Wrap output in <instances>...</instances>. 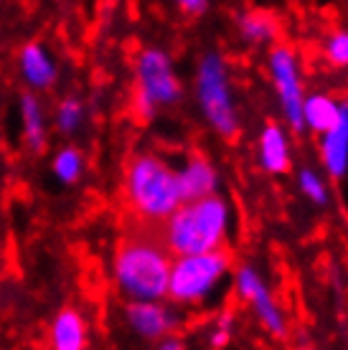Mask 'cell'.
<instances>
[{
  "mask_svg": "<svg viewBox=\"0 0 348 350\" xmlns=\"http://www.w3.org/2000/svg\"><path fill=\"white\" fill-rule=\"evenodd\" d=\"M173 254L166 246L158 224L142 221L132 234L120 241L114 274L117 284L132 299H160L168 292Z\"/></svg>",
  "mask_w": 348,
  "mask_h": 350,
  "instance_id": "6da1fadb",
  "label": "cell"
},
{
  "mask_svg": "<svg viewBox=\"0 0 348 350\" xmlns=\"http://www.w3.org/2000/svg\"><path fill=\"white\" fill-rule=\"evenodd\" d=\"M227 221V203L211 193L196 201H183L168 219L160 221V237L173 256L203 254L221 246Z\"/></svg>",
  "mask_w": 348,
  "mask_h": 350,
  "instance_id": "7a4b0ae2",
  "label": "cell"
},
{
  "mask_svg": "<svg viewBox=\"0 0 348 350\" xmlns=\"http://www.w3.org/2000/svg\"><path fill=\"white\" fill-rule=\"evenodd\" d=\"M125 196L140 221L160 224L183 203L178 173L153 155H138L127 165Z\"/></svg>",
  "mask_w": 348,
  "mask_h": 350,
  "instance_id": "3957f363",
  "label": "cell"
},
{
  "mask_svg": "<svg viewBox=\"0 0 348 350\" xmlns=\"http://www.w3.org/2000/svg\"><path fill=\"white\" fill-rule=\"evenodd\" d=\"M229 269V254L221 249L203 252V254L178 256L171 264L168 277V297L175 302H199L209 295Z\"/></svg>",
  "mask_w": 348,
  "mask_h": 350,
  "instance_id": "277c9868",
  "label": "cell"
},
{
  "mask_svg": "<svg viewBox=\"0 0 348 350\" xmlns=\"http://www.w3.org/2000/svg\"><path fill=\"white\" fill-rule=\"evenodd\" d=\"M181 96V84L175 79L173 66L163 51H145L138 62V87H135V109L142 120H150L156 107L173 105Z\"/></svg>",
  "mask_w": 348,
  "mask_h": 350,
  "instance_id": "5b68a950",
  "label": "cell"
},
{
  "mask_svg": "<svg viewBox=\"0 0 348 350\" xmlns=\"http://www.w3.org/2000/svg\"><path fill=\"white\" fill-rule=\"evenodd\" d=\"M199 96L201 107L209 117V122L216 127L224 137H234L236 114L229 96L227 69L219 56H206L199 69Z\"/></svg>",
  "mask_w": 348,
  "mask_h": 350,
  "instance_id": "8992f818",
  "label": "cell"
},
{
  "mask_svg": "<svg viewBox=\"0 0 348 350\" xmlns=\"http://www.w3.org/2000/svg\"><path fill=\"white\" fill-rule=\"evenodd\" d=\"M272 79L277 87L279 105L285 109V117L293 130H303V92H300V79H297V64L290 49L279 46L272 51L270 59Z\"/></svg>",
  "mask_w": 348,
  "mask_h": 350,
  "instance_id": "52a82bcc",
  "label": "cell"
},
{
  "mask_svg": "<svg viewBox=\"0 0 348 350\" xmlns=\"http://www.w3.org/2000/svg\"><path fill=\"white\" fill-rule=\"evenodd\" d=\"M236 289H239V295L252 305V310L257 312V317H260L262 323H264V327H267L272 335L282 338V335H285L282 315H279V310L275 307V302H272L270 289L264 287V282H262L249 267H242V269L236 271Z\"/></svg>",
  "mask_w": 348,
  "mask_h": 350,
  "instance_id": "ba28073f",
  "label": "cell"
},
{
  "mask_svg": "<svg viewBox=\"0 0 348 350\" xmlns=\"http://www.w3.org/2000/svg\"><path fill=\"white\" fill-rule=\"evenodd\" d=\"M127 320H130L132 330L148 340L156 338H166L173 330V317L168 310H163L160 305H156V299H135L127 307Z\"/></svg>",
  "mask_w": 348,
  "mask_h": 350,
  "instance_id": "9c48e42d",
  "label": "cell"
},
{
  "mask_svg": "<svg viewBox=\"0 0 348 350\" xmlns=\"http://www.w3.org/2000/svg\"><path fill=\"white\" fill-rule=\"evenodd\" d=\"M178 188L183 201H196L216 191V170L203 158H193L188 165L178 173Z\"/></svg>",
  "mask_w": 348,
  "mask_h": 350,
  "instance_id": "30bf717a",
  "label": "cell"
},
{
  "mask_svg": "<svg viewBox=\"0 0 348 350\" xmlns=\"http://www.w3.org/2000/svg\"><path fill=\"white\" fill-rule=\"evenodd\" d=\"M323 160L331 175L340 178L346 173L348 165V107H343L340 120L333 130L325 132V142H323Z\"/></svg>",
  "mask_w": 348,
  "mask_h": 350,
  "instance_id": "8fae6325",
  "label": "cell"
},
{
  "mask_svg": "<svg viewBox=\"0 0 348 350\" xmlns=\"http://www.w3.org/2000/svg\"><path fill=\"white\" fill-rule=\"evenodd\" d=\"M51 345L56 350H82L87 345V327L79 312L64 310L51 327Z\"/></svg>",
  "mask_w": 348,
  "mask_h": 350,
  "instance_id": "7c38bea8",
  "label": "cell"
},
{
  "mask_svg": "<svg viewBox=\"0 0 348 350\" xmlns=\"http://www.w3.org/2000/svg\"><path fill=\"white\" fill-rule=\"evenodd\" d=\"M21 69H23V77H26L36 89L51 87L53 79H56L51 59L46 56V51L38 44H28L26 49L21 51Z\"/></svg>",
  "mask_w": 348,
  "mask_h": 350,
  "instance_id": "4fadbf2b",
  "label": "cell"
},
{
  "mask_svg": "<svg viewBox=\"0 0 348 350\" xmlns=\"http://www.w3.org/2000/svg\"><path fill=\"white\" fill-rule=\"evenodd\" d=\"M260 158L264 170L270 173H285L290 167V150H288V137L279 127H267L260 140Z\"/></svg>",
  "mask_w": 348,
  "mask_h": 350,
  "instance_id": "5bb4252c",
  "label": "cell"
},
{
  "mask_svg": "<svg viewBox=\"0 0 348 350\" xmlns=\"http://www.w3.org/2000/svg\"><path fill=\"white\" fill-rule=\"evenodd\" d=\"M340 112H343V107H338L328 96H310L308 102H303V124L325 135L338 124Z\"/></svg>",
  "mask_w": 348,
  "mask_h": 350,
  "instance_id": "9a60e30c",
  "label": "cell"
},
{
  "mask_svg": "<svg viewBox=\"0 0 348 350\" xmlns=\"http://www.w3.org/2000/svg\"><path fill=\"white\" fill-rule=\"evenodd\" d=\"M21 109H23V127H26V140L28 145L38 152L44 150L46 140H44V117H41V107L36 102L34 96H23L21 102Z\"/></svg>",
  "mask_w": 348,
  "mask_h": 350,
  "instance_id": "2e32d148",
  "label": "cell"
},
{
  "mask_svg": "<svg viewBox=\"0 0 348 350\" xmlns=\"http://www.w3.org/2000/svg\"><path fill=\"white\" fill-rule=\"evenodd\" d=\"M242 33L244 38H249L254 44L260 41H267L272 36H277V21L264 13V10H254V13H247L242 18Z\"/></svg>",
  "mask_w": 348,
  "mask_h": 350,
  "instance_id": "e0dca14e",
  "label": "cell"
},
{
  "mask_svg": "<svg viewBox=\"0 0 348 350\" xmlns=\"http://www.w3.org/2000/svg\"><path fill=\"white\" fill-rule=\"evenodd\" d=\"M79 170H82V158L77 150H64L53 160V173L59 175V180L64 183H74L79 178Z\"/></svg>",
  "mask_w": 348,
  "mask_h": 350,
  "instance_id": "ac0fdd59",
  "label": "cell"
},
{
  "mask_svg": "<svg viewBox=\"0 0 348 350\" xmlns=\"http://www.w3.org/2000/svg\"><path fill=\"white\" fill-rule=\"evenodd\" d=\"M325 56L333 66H348V33L338 31L331 36V41L325 46Z\"/></svg>",
  "mask_w": 348,
  "mask_h": 350,
  "instance_id": "d6986e66",
  "label": "cell"
},
{
  "mask_svg": "<svg viewBox=\"0 0 348 350\" xmlns=\"http://www.w3.org/2000/svg\"><path fill=\"white\" fill-rule=\"evenodd\" d=\"M82 122V105H79L77 99H66L64 105L59 107V112H56V124H59L61 130H74L77 124Z\"/></svg>",
  "mask_w": 348,
  "mask_h": 350,
  "instance_id": "ffe728a7",
  "label": "cell"
},
{
  "mask_svg": "<svg viewBox=\"0 0 348 350\" xmlns=\"http://www.w3.org/2000/svg\"><path fill=\"white\" fill-rule=\"evenodd\" d=\"M300 188H303L305 196H310L313 201H318V203L325 201V185H323L321 178L313 175L310 170H305V173L300 175Z\"/></svg>",
  "mask_w": 348,
  "mask_h": 350,
  "instance_id": "44dd1931",
  "label": "cell"
},
{
  "mask_svg": "<svg viewBox=\"0 0 348 350\" xmlns=\"http://www.w3.org/2000/svg\"><path fill=\"white\" fill-rule=\"evenodd\" d=\"M183 8L186 10H191V13H199L203 5H206V0H178Z\"/></svg>",
  "mask_w": 348,
  "mask_h": 350,
  "instance_id": "7402d4cb",
  "label": "cell"
}]
</instances>
